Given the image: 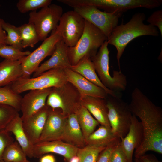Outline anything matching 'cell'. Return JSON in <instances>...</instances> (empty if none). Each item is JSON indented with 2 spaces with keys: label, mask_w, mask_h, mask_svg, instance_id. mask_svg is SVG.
Here are the masks:
<instances>
[{
  "label": "cell",
  "mask_w": 162,
  "mask_h": 162,
  "mask_svg": "<svg viewBox=\"0 0 162 162\" xmlns=\"http://www.w3.org/2000/svg\"><path fill=\"white\" fill-rule=\"evenodd\" d=\"M128 105L132 115L140 119L143 132L142 142L135 150V159H138L148 151L162 154L161 107L155 105L137 88L132 92Z\"/></svg>",
  "instance_id": "cell-1"
},
{
  "label": "cell",
  "mask_w": 162,
  "mask_h": 162,
  "mask_svg": "<svg viewBox=\"0 0 162 162\" xmlns=\"http://www.w3.org/2000/svg\"><path fill=\"white\" fill-rule=\"evenodd\" d=\"M52 88L32 90L22 97L20 110L22 121L38 112L46 105L47 98Z\"/></svg>",
  "instance_id": "cell-14"
},
{
  "label": "cell",
  "mask_w": 162,
  "mask_h": 162,
  "mask_svg": "<svg viewBox=\"0 0 162 162\" xmlns=\"http://www.w3.org/2000/svg\"><path fill=\"white\" fill-rule=\"evenodd\" d=\"M74 10L85 20L100 30L107 38L118 25L122 15L101 11L94 6H85L74 8Z\"/></svg>",
  "instance_id": "cell-11"
},
{
  "label": "cell",
  "mask_w": 162,
  "mask_h": 162,
  "mask_svg": "<svg viewBox=\"0 0 162 162\" xmlns=\"http://www.w3.org/2000/svg\"><path fill=\"white\" fill-rule=\"evenodd\" d=\"M68 82L64 69L58 68L48 70L35 77L22 76L10 85L14 92L20 94L31 90L60 87Z\"/></svg>",
  "instance_id": "cell-5"
},
{
  "label": "cell",
  "mask_w": 162,
  "mask_h": 162,
  "mask_svg": "<svg viewBox=\"0 0 162 162\" xmlns=\"http://www.w3.org/2000/svg\"><path fill=\"white\" fill-rule=\"evenodd\" d=\"M85 20L74 10L63 13L56 30L68 47L75 45L84 31Z\"/></svg>",
  "instance_id": "cell-12"
},
{
  "label": "cell",
  "mask_w": 162,
  "mask_h": 162,
  "mask_svg": "<svg viewBox=\"0 0 162 162\" xmlns=\"http://www.w3.org/2000/svg\"><path fill=\"white\" fill-rule=\"evenodd\" d=\"M110 162H127L126 155L121 142L113 150L111 155Z\"/></svg>",
  "instance_id": "cell-38"
},
{
  "label": "cell",
  "mask_w": 162,
  "mask_h": 162,
  "mask_svg": "<svg viewBox=\"0 0 162 162\" xmlns=\"http://www.w3.org/2000/svg\"><path fill=\"white\" fill-rule=\"evenodd\" d=\"M14 141L10 132L5 129L0 130V160L2 159V156L6 148Z\"/></svg>",
  "instance_id": "cell-36"
},
{
  "label": "cell",
  "mask_w": 162,
  "mask_h": 162,
  "mask_svg": "<svg viewBox=\"0 0 162 162\" xmlns=\"http://www.w3.org/2000/svg\"><path fill=\"white\" fill-rule=\"evenodd\" d=\"M23 150L16 141H14L5 148L2 160L6 162H24L27 159Z\"/></svg>",
  "instance_id": "cell-29"
},
{
  "label": "cell",
  "mask_w": 162,
  "mask_h": 162,
  "mask_svg": "<svg viewBox=\"0 0 162 162\" xmlns=\"http://www.w3.org/2000/svg\"><path fill=\"white\" fill-rule=\"evenodd\" d=\"M19 114L18 111L13 107L0 104V130L5 129Z\"/></svg>",
  "instance_id": "cell-34"
},
{
  "label": "cell",
  "mask_w": 162,
  "mask_h": 162,
  "mask_svg": "<svg viewBox=\"0 0 162 162\" xmlns=\"http://www.w3.org/2000/svg\"><path fill=\"white\" fill-rule=\"evenodd\" d=\"M40 158V162H56L55 157L52 154L43 155Z\"/></svg>",
  "instance_id": "cell-41"
},
{
  "label": "cell",
  "mask_w": 162,
  "mask_h": 162,
  "mask_svg": "<svg viewBox=\"0 0 162 162\" xmlns=\"http://www.w3.org/2000/svg\"><path fill=\"white\" fill-rule=\"evenodd\" d=\"M107 39L100 30L85 20L84 31L80 38L75 46L68 47V57L72 66L86 57L91 58L96 55Z\"/></svg>",
  "instance_id": "cell-3"
},
{
  "label": "cell",
  "mask_w": 162,
  "mask_h": 162,
  "mask_svg": "<svg viewBox=\"0 0 162 162\" xmlns=\"http://www.w3.org/2000/svg\"><path fill=\"white\" fill-rule=\"evenodd\" d=\"M22 96L14 92L10 85L0 87V104L11 106L20 110Z\"/></svg>",
  "instance_id": "cell-28"
},
{
  "label": "cell",
  "mask_w": 162,
  "mask_h": 162,
  "mask_svg": "<svg viewBox=\"0 0 162 162\" xmlns=\"http://www.w3.org/2000/svg\"><path fill=\"white\" fill-rule=\"evenodd\" d=\"M52 2L51 0H19L16 4V7L20 12L24 14L47 6Z\"/></svg>",
  "instance_id": "cell-32"
},
{
  "label": "cell",
  "mask_w": 162,
  "mask_h": 162,
  "mask_svg": "<svg viewBox=\"0 0 162 162\" xmlns=\"http://www.w3.org/2000/svg\"><path fill=\"white\" fill-rule=\"evenodd\" d=\"M23 58L15 61L4 59L0 62V87L9 85L22 76V63Z\"/></svg>",
  "instance_id": "cell-23"
},
{
  "label": "cell",
  "mask_w": 162,
  "mask_h": 162,
  "mask_svg": "<svg viewBox=\"0 0 162 162\" xmlns=\"http://www.w3.org/2000/svg\"><path fill=\"white\" fill-rule=\"evenodd\" d=\"M118 137L112 132L111 129L101 125L85 140V142L86 145L106 146Z\"/></svg>",
  "instance_id": "cell-26"
},
{
  "label": "cell",
  "mask_w": 162,
  "mask_h": 162,
  "mask_svg": "<svg viewBox=\"0 0 162 162\" xmlns=\"http://www.w3.org/2000/svg\"><path fill=\"white\" fill-rule=\"evenodd\" d=\"M143 138V132L140 122L132 115L131 125L125 136L121 139V144L126 155L127 162H133L134 150L141 144Z\"/></svg>",
  "instance_id": "cell-18"
},
{
  "label": "cell",
  "mask_w": 162,
  "mask_h": 162,
  "mask_svg": "<svg viewBox=\"0 0 162 162\" xmlns=\"http://www.w3.org/2000/svg\"><path fill=\"white\" fill-rule=\"evenodd\" d=\"M3 28L7 34L6 44L22 50L23 48L19 27L4 22L3 24Z\"/></svg>",
  "instance_id": "cell-31"
},
{
  "label": "cell",
  "mask_w": 162,
  "mask_h": 162,
  "mask_svg": "<svg viewBox=\"0 0 162 162\" xmlns=\"http://www.w3.org/2000/svg\"><path fill=\"white\" fill-rule=\"evenodd\" d=\"M70 69L94 84L102 88L107 94L113 96L121 95L120 93L112 91L104 85L97 75L94 63L89 57L84 58L76 64L72 66Z\"/></svg>",
  "instance_id": "cell-22"
},
{
  "label": "cell",
  "mask_w": 162,
  "mask_h": 162,
  "mask_svg": "<svg viewBox=\"0 0 162 162\" xmlns=\"http://www.w3.org/2000/svg\"><path fill=\"white\" fill-rule=\"evenodd\" d=\"M61 140L78 148L86 146L84 137L74 113L68 117Z\"/></svg>",
  "instance_id": "cell-21"
},
{
  "label": "cell",
  "mask_w": 162,
  "mask_h": 162,
  "mask_svg": "<svg viewBox=\"0 0 162 162\" xmlns=\"http://www.w3.org/2000/svg\"><path fill=\"white\" fill-rule=\"evenodd\" d=\"M162 0H78L79 7L94 6L106 12L122 15L128 10L139 8L152 9L159 7Z\"/></svg>",
  "instance_id": "cell-9"
},
{
  "label": "cell",
  "mask_w": 162,
  "mask_h": 162,
  "mask_svg": "<svg viewBox=\"0 0 162 162\" xmlns=\"http://www.w3.org/2000/svg\"><path fill=\"white\" fill-rule=\"evenodd\" d=\"M109 95L106 100L109 123L112 132L121 139L129 131L132 114L128 104L122 99L121 95Z\"/></svg>",
  "instance_id": "cell-6"
},
{
  "label": "cell",
  "mask_w": 162,
  "mask_h": 162,
  "mask_svg": "<svg viewBox=\"0 0 162 162\" xmlns=\"http://www.w3.org/2000/svg\"><path fill=\"white\" fill-rule=\"evenodd\" d=\"M4 22L3 19L0 18V47L7 45L6 40L7 34L3 28V24Z\"/></svg>",
  "instance_id": "cell-40"
},
{
  "label": "cell",
  "mask_w": 162,
  "mask_h": 162,
  "mask_svg": "<svg viewBox=\"0 0 162 162\" xmlns=\"http://www.w3.org/2000/svg\"><path fill=\"white\" fill-rule=\"evenodd\" d=\"M67 117L60 110L49 107L46 123L38 142L61 140Z\"/></svg>",
  "instance_id": "cell-13"
},
{
  "label": "cell",
  "mask_w": 162,
  "mask_h": 162,
  "mask_svg": "<svg viewBox=\"0 0 162 162\" xmlns=\"http://www.w3.org/2000/svg\"><path fill=\"white\" fill-rule=\"evenodd\" d=\"M146 16L143 13L133 15L127 23L118 25L107 38L108 44L114 46L117 51L116 58L120 68V60L128 44L132 40L143 35L158 36L159 32L156 27L143 22Z\"/></svg>",
  "instance_id": "cell-2"
},
{
  "label": "cell",
  "mask_w": 162,
  "mask_h": 162,
  "mask_svg": "<svg viewBox=\"0 0 162 162\" xmlns=\"http://www.w3.org/2000/svg\"><path fill=\"white\" fill-rule=\"evenodd\" d=\"M106 147L86 145L78 148L76 155L80 162H96L100 154Z\"/></svg>",
  "instance_id": "cell-30"
},
{
  "label": "cell",
  "mask_w": 162,
  "mask_h": 162,
  "mask_svg": "<svg viewBox=\"0 0 162 162\" xmlns=\"http://www.w3.org/2000/svg\"><path fill=\"white\" fill-rule=\"evenodd\" d=\"M78 149L61 140L40 142L34 145L33 157L40 158L45 154L52 153L60 154L69 161L76 155Z\"/></svg>",
  "instance_id": "cell-15"
},
{
  "label": "cell",
  "mask_w": 162,
  "mask_h": 162,
  "mask_svg": "<svg viewBox=\"0 0 162 162\" xmlns=\"http://www.w3.org/2000/svg\"><path fill=\"white\" fill-rule=\"evenodd\" d=\"M80 104L94 116L99 124L111 129L108 118L106 99L80 95Z\"/></svg>",
  "instance_id": "cell-20"
},
{
  "label": "cell",
  "mask_w": 162,
  "mask_h": 162,
  "mask_svg": "<svg viewBox=\"0 0 162 162\" xmlns=\"http://www.w3.org/2000/svg\"><path fill=\"white\" fill-rule=\"evenodd\" d=\"M22 121L18 114L9 123L5 129L14 136L16 141L21 147L27 156L33 157L34 146L27 137L22 127Z\"/></svg>",
  "instance_id": "cell-24"
},
{
  "label": "cell",
  "mask_w": 162,
  "mask_h": 162,
  "mask_svg": "<svg viewBox=\"0 0 162 162\" xmlns=\"http://www.w3.org/2000/svg\"><path fill=\"white\" fill-rule=\"evenodd\" d=\"M68 47L62 39L60 40L56 44L51 57L39 66L33 74V77L53 69H70L72 65L68 57Z\"/></svg>",
  "instance_id": "cell-16"
},
{
  "label": "cell",
  "mask_w": 162,
  "mask_h": 162,
  "mask_svg": "<svg viewBox=\"0 0 162 162\" xmlns=\"http://www.w3.org/2000/svg\"><path fill=\"white\" fill-rule=\"evenodd\" d=\"M135 162H140L138 159H135Z\"/></svg>",
  "instance_id": "cell-43"
},
{
  "label": "cell",
  "mask_w": 162,
  "mask_h": 162,
  "mask_svg": "<svg viewBox=\"0 0 162 162\" xmlns=\"http://www.w3.org/2000/svg\"><path fill=\"white\" fill-rule=\"evenodd\" d=\"M63 14L61 6L51 4L38 11L30 12L28 22L34 27L40 40L44 41L51 32L56 29Z\"/></svg>",
  "instance_id": "cell-8"
},
{
  "label": "cell",
  "mask_w": 162,
  "mask_h": 162,
  "mask_svg": "<svg viewBox=\"0 0 162 162\" xmlns=\"http://www.w3.org/2000/svg\"><path fill=\"white\" fill-rule=\"evenodd\" d=\"M121 141L118 137L107 145L100 154L96 162H110L112 153Z\"/></svg>",
  "instance_id": "cell-35"
},
{
  "label": "cell",
  "mask_w": 162,
  "mask_h": 162,
  "mask_svg": "<svg viewBox=\"0 0 162 162\" xmlns=\"http://www.w3.org/2000/svg\"><path fill=\"white\" fill-rule=\"evenodd\" d=\"M108 44L106 40L96 54L90 58L94 63L99 78L104 85L112 91L120 93L126 88L127 83L126 77L121 70H114L113 76L110 75Z\"/></svg>",
  "instance_id": "cell-4"
},
{
  "label": "cell",
  "mask_w": 162,
  "mask_h": 162,
  "mask_svg": "<svg viewBox=\"0 0 162 162\" xmlns=\"http://www.w3.org/2000/svg\"><path fill=\"white\" fill-rule=\"evenodd\" d=\"M1 6V5H0V6Z\"/></svg>",
  "instance_id": "cell-46"
},
{
  "label": "cell",
  "mask_w": 162,
  "mask_h": 162,
  "mask_svg": "<svg viewBox=\"0 0 162 162\" xmlns=\"http://www.w3.org/2000/svg\"><path fill=\"white\" fill-rule=\"evenodd\" d=\"M138 159L140 162H162L152 154H145L140 156Z\"/></svg>",
  "instance_id": "cell-39"
},
{
  "label": "cell",
  "mask_w": 162,
  "mask_h": 162,
  "mask_svg": "<svg viewBox=\"0 0 162 162\" xmlns=\"http://www.w3.org/2000/svg\"><path fill=\"white\" fill-rule=\"evenodd\" d=\"M31 52H23L12 46L5 45L0 47V57L5 59L12 60H21L29 55Z\"/></svg>",
  "instance_id": "cell-33"
},
{
  "label": "cell",
  "mask_w": 162,
  "mask_h": 162,
  "mask_svg": "<svg viewBox=\"0 0 162 162\" xmlns=\"http://www.w3.org/2000/svg\"><path fill=\"white\" fill-rule=\"evenodd\" d=\"M24 162H33L30 161L28 160H26Z\"/></svg>",
  "instance_id": "cell-44"
},
{
  "label": "cell",
  "mask_w": 162,
  "mask_h": 162,
  "mask_svg": "<svg viewBox=\"0 0 162 162\" xmlns=\"http://www.w3.org/2000/svg\"><path fill=\"white\" fill-rule=\"evenodd\" d=\"M80 95L76 89L68 82L62 86L53 88L48 95L46 105L52 109H58L66 117L75 113L80 104Z\"/></svg>",
  "instance_id": "cell-7"
},
{
  "label": "cell",
  "mask_w": 162,
  "mask_h": 162,
  "mask_svg": "<svg viewBox=\"0 0 162 162\" xmlns=\"http://www.w3.org/2000/svg\"><path fill=\"white\" fill-rule=\"evenodd\" d=\"M44 40L40 45L23 59L22 66V77H30L40 66V63L47 57L51 56L57 43L62 39L60 33L56 29Z\"/></svg>",
  "instance_id": "cell-10"
},
{
  "label": "cell",
  "mask_w": 162,
  "mask_h": 162,
  "mask_svg": "<svg viewBox=\"0 0 162 162\" xmlns=\"http://www.w3.org/2000/svg\"><path fill=\"white\" fill-rule=\"evenodd\" d=\"M0 162H6L4 161L3 160H0Z\"/></svg>",
  "instance_id": "cell-45"
},
{
  "label": "cell",
  "mask_w": 162,
  "mask_h": 162,
  "mask_svg": "<svg viewBox=\"0 0 162 162\" xmlns=\"http://www.w3.org/2000/svg\"><path fill=\"white\" fill-rule=\"evenodd\" d=\"M68 82L73 85L80 95L106 99L108 94L102 88L89 81L71 69H64Z\"/></svg>",
  "instance_id": "cell-17"
},
{
  "label": "cell",
  "mask_w": 162,
  "mask_h": 162,
  "mask_svg": "<svg viewBox=\"0 0 162 162\" xmlns=\"http://www.w3.org/2000/svg\"><path fill=\"white\" fill-rule=\"evenodd\" d=\"M69 162H80L78 157L76 155L73 157L69 160Z\"/></svg>",
  "instance_id": "cell-42"
},
{
  "label": "cell",
  "mask_w": 162,
  "mask_h": 162,
  "mask_svg": "<svg viewBox=\"0 0 162 162\" xmlns=\"http://www.w3.org/2000/svg\"><path fill=\"white\" fill-rule=\"evenodd\" d=\"M49 106L46 105L22 121L23 130L29 141L34 145L38 142L46 121Z\"/></svg>",
  "instance_id": "cell-19"
},
{
  "label": "cell",
  "mask_w": 162,
  "mask_h": 162,
  "mask_svg": "<svg viewBox=\"0 0 162 162\" xmlns=\"http://www.w3.org/2000/svg\"><path fill=\"white\" fill-rule=\"evenodd\" d=\"M20 31L23 48L33 47L40 40L34 26L28 22L18 27Z\"/></svg>",
  "instance_id": "cell-27"
},
{
  "label": "cell",
  "mask_w": 162,
  "mask_h": 162,
  "mask_svg": "<svg viewBox=\"0 0 162 162\" xmlns=\"http://www.w3.org/2000/svg\"><path fill=\"white\" fill-rule=\"evenodd\" d=\"M74 113L85 140L94 131L99 123L92 116L88 110L80 104Z\"/></svg>",
  "instance_id": "cell-25"
},
{
  "label": "cell",
  "mask_w": 162,
  "mask_h": 162,
  "mask_svg": "<svg viewBox=\"0 0 162 162\" xmlns=\"http://www.w3.org/2000/svg\"><path fill=\"white\" fill-rule=\"evenodd\" d=\"M147 21L149 24L158 28L162 38V10L154 12L148 18Z\"/></svg>",
  "instance_id": "cell-37"
}]
</instances>
